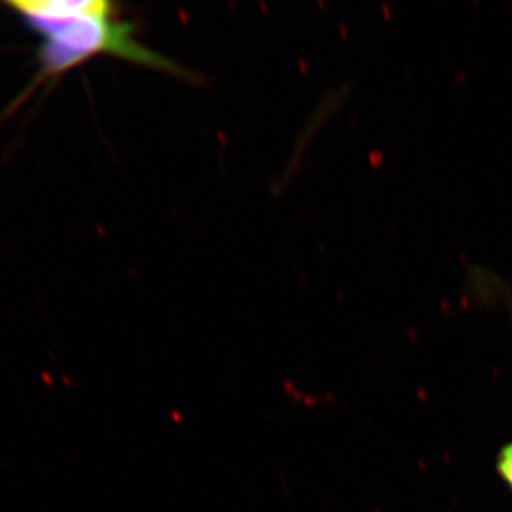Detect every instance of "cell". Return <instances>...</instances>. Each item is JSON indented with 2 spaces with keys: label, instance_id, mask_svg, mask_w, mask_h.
I'll use <instances>...</instances> for the list:
<instances>
[{
  "label": "cell",
  "instance_id": "cell-1",
  "mask_svg": "<svg viewBox=\"0 0 512 512\" xmlns=\"http://www.w3.org/2000/svg\"><path fill=\"white\" fill-rule=\"evenodd\" d=\"M13 12L42 37L37 79L69 72L94 56L109 55L178 77L192 74L136 39L131 23L116 19L104 0H15Z\"/></svg>",
  "mask_w": 512,
  "mask_h": 512
},
{
  "label": "cell",
  "instance_id": "cell-2",
  "mask_svg": "<svg viewBox=\"0 0 512 512\" xmlns=\"http://www.w3.org/2000/svg\"><path fill=\"white\" fill-rule=\"evenodd\" d=\"M495 471L505 487L512 491V441L504 444L495 458Z\"/></svg>",
  "mask_w": 512,
  "mask_h": 512
}]
</instances>
